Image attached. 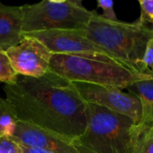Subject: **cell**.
I'll return each mask as SVG.
<instances>
[{
  "label": "cell",
  "instance_id": "1",
  "mask_svg": "<svg viewBox=\"0 0 153 153\" xmlns=\"http://www.w3.org/2000/svg\"><path fill=\"white\" fill-rule=\"evenodd\" d=\"M18 121L51 132L73 143L86 130L87 103L68 80L50 70L39 78L18 75L4 86Z\"/></svg>",
  "mask_w": 153,
  "mask_h": 153
},
{
  "label": "cell",
  "instance_id": "2",
  "mask_svg": "<svg viewBox=\"0 0 153 153\" xmlns=\"http://www.w3.org/2000/svg\"><path fill=\"white\" fill-rule=\"evenodd\" d=\"M84 35L108 52L119 63L132 71L142 74V59L149 40L153 37L152 27L139 20L134 22H110L94 12Z\"/></svg>",
  "mask_w": 153,
  "mask_h": 153
},
{
  "label": "cell",
  "instance_id": "3",
  "mask_svg": "<svg viewBox=\"0 0 153 153\" xmlns=\"http://www.w3.org/2000/svg\"><path fill=\"white\" fill-rule=\"evenodd\" d=\"M85 132L72 143L79 153H134L137 124L105 108L87 103Z\"/></svg>",
  "mask_w": 153,
  "mask_h": 153
},
{
  "label": "cell",
  "instance_id": "4",
  "mask_svg": "<svg viewBox=\"0 0 153 153\" xmlns=\"http://www.w3.org/2000/svg\"><path fill=\"white\" fill-rule=\"evenodd\" d=\"M49 70L71 82H85L126 90L133 82L151 77L132 71L119 62L99 56L52 54Z\"/></svg>",
  "mask_w": 153,
  "mask_h": 153
},
{
  "label": "cell",
  "instance_id": "5",
  "mask_svg": "<svg viewBox=\"0 0 153 153\" xmlns=\"http://www.w3.org/2000/svg\"><path fill=\"white\" fill-rule=\"evenodd\" d=\"M22 34L50 30H84L95 11L79 0H43L22 5Z\"/></svg>",
  "mask_w": 153,
  "mask_h": 153
},
{
  "label": "cell",
  "instance_id": "6",
  "mask_svg": "<svg viewBox=\"0 0 153 153\" xmlns=\"http://www.w3.org/2000/svg\"><path fill=\"white\" fill-rule=\"evenodd\" d=\"M86 103L105 108L112 112L124 115L138 124L142 117V106L139 99L123 90L85 82H72Z\"/></svg>",
  "mask_w": 153,
  "mask_h": 153
},
{
  "label": "cell",
  "instance_id": "7",
  "mask_svg": "<svg viewBox=\"0 0 153 153\" xmlns=\"http://www.w3.org/2000/svg\"><path fill=\"white\" fill-rule=\"evenodd\" d=\"M22 36H30L37 39L52 54L108 57L117 61L105 49L90 40L84 35L83 30H50L24 33Z\"/></svg>",
  "mask_w": 153,
  "mask_h": 153
},
{
  "label": "cell",
  "instance_id": "8",
  "mask_svg": "<svg viewBox=\"0 0 153 153\" xmlns=\"http://www.w3.org/2000/svg\"><path fill=\"white\" fill-rule=\"evenodd\" d=\"M5 53L17 75L39 78L49 71L52 53L35 38L22 36L21 41Z\"/></svg>",
  "mask_w": 153,
  "mask_h": 153
},
{
  "label": "cell",
  "instance_id": "9",
  "mask_svg": "<svg viewBox=\"0 0 153 153\" xmlns=\"http://www.w3.org/2000/svg\"><path fill=\"white\" fill-rule=\"evenodd\" d=\"M13 137L22 145L54 153H79L73 143L29 123L18 121Z\"/></svg>",
  "mask_w": 153,
  "mask_h": 153
},
{
  "label": "cell",
  "instance_id": "10",
  "mask_svg": "<svg viewBox=\"0 0 153 153\" xmlns=\"http://www.w3.org/2000/svg\"><path fill=\"white\" fill-rule=\"evenodd\" d=\"M22 38V11L21 6L0 2V49L6 51Z\"/></svg>",
  "mask_w": 153,
  "mask_h": 153
},
{
  "label": "cell",
  "instance_id": "11",
  "mask_svg": "<svg viewBox=\"0 0 153 153\" xmlns=\"http://www.w3.org/2000/svg\"><path fill=\"white\" fill-rule=\"evenodd\" d=\"M135 95L142 106V117L137 124L140 127L153 126V78L146 77L133 82L126 89Z\"/></svg>",
  "mask_w": 153,
  "mask_h": 153
},
{
  "label": "cell",
  "instance_id": "12",
  "mask_svg": "<svg viewBox=\"0 0 153 153\" xmlns=\"http://www.w3.org/2000/svg\"><path fill=\"white\" fill-rule=\"evenodd\" d=\"M17 118L13 111L11 104L6 99L0 98V134L13 136L17 125Z\"/></svg>",
  "mask_w": 153,
  "mask_h": 153
},
{
  "label": "cell",
  "instance_id": "13",
  "mask_svg": "<svg viewBox=\"0 0 153 153\" xmlns=\"http://www.w3.org/2000/svg\"><path fill=\"white\" fill-rule=\"evenodd\" d=\"M134 153H153V126L148 127L137 126Z\"/></svg>",
  "mask_w": 153,
  "mask_h": 153
},
{
  "label": "cell",
  "instance_id": "14",
  "mask_svg": "<svg viewBox=\"0 0 153 153\" xmlns=\"http://www.w3.org/2000/svg\"><path fill=\"white\" fill-rule=\"evenodd\" d=\"M17 76L5 51L0 49V82H4V84L13 83L16 81Z\"/></svg>",
  "mask_w": 153,
  "mask_h": 153
},
{
  "label": "cell",
  "instance_id": "15",
  "mask_svg": "<svg viewBox=\"0 0 153 153\" xmlns=\"http://www.w3.org/2000/svg\"><path fill=\"white\" fill-rule=\"evenodd\" d=\"M142 74L153 78V37L147 43L141 65Z\"/></svg>",
  "mask_w": 153,
  "mask_h": 153
},
{
  "label": "cell",
  "instance_id": "16",
  "mask_svg": "<svg viewBox=\"0 0 153 153\" xmlns=\"http://www.w3.org/2000/svg\"><path fill=\"white\" fill-rule=\"evenodd\" d=\"M0 153H24L21 143L13 136L0 135Z\"/></svg>",
  "mask_w": 153,
  "mask_h": 153
},
{
  "label": "cell",
  "instance_id": "17",
  "mask_svg": "<svg viewBox=\"0 0 153 153\" xmlns=\"http://www.w3.org/2000/svg\"><path fill=\"white\" fill-rule=\"evenodd\" d=\"M141 15L138 19L143 23L153 26V0H139Z\"/></svg>",
  "mask_w": 153,
  "mask_h": 153
},
{
  "label": "cell",
  "instance_id": "18",
  "mask_svg": "<svg viewBox=\"0 0 153 153\" xmlns=\"http://www.w3.org/2000/svg\"><path fill=\"white\" fill-rule=\"evenodd\" d=\"M97 4L102 9V14H100L102 18L110 22L118 21L114 10V2L112 0H98Z\"/></svg>",
  "mask_w": 153,
  "mask_h": 153
},
{
  "label": "cell",
  "instance_id": "19",
  "mask_svg": "<svg viewBox=\"0 0 153 153\" xmlns=\"http://www.w3.org/2000/svg\"><path fill=\"white\" fill-rule=\"evenodd\" d=\"M22 145V144H21ZM23 152L24 153H54L46 150H41V149H38V148H31V147H27V146H23L22 145Z\"/></svg>",
  "mask_w": 153,
  "mask_h": 153
},
{
  "label": "cell",
  "instance_id": "20",
  "mask_svg": "<svg viewBox=\"0 0 153 153\" xmlns=\"http://www.w3.org/2000/svg\"><path fill=\"white\" fill-rule=\"evenodd\" d=\"M152 30H153V26H152Z\"/></svg>",
  "mask_w": 153,
  "mask_h": 153
},
{
  "label": "cell",
  "instance_id": "21",
  "mask_svg": "<svg viewBox=\"0 0 153 153\" xmlns=\"http://www.w3.org/2000/svg\"><path fill=\"white\" fill-rule=\"evenodd\" d=\"M0 135H2V134H0Z\"/></svg>",
  "mask_w": 153,
  "mask_h": 153
}]
</instances>
